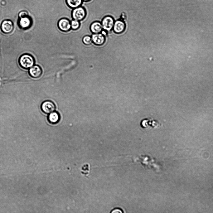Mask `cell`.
<instances>
[{"mask_svg": "<svg viewBox=\"0 0 213 213\" xmlns=\"http://www.w3.org/2000/svg\"><path fill=\"white\" fill-rule=\"evenodd\" d=\"M20 66L22 68L28 69L33 66L35 63L34 57L29 54H24L22 55L18 60Z\"/></svg>", "mask_w": 213, "mask_h": 213, "instance_id": "cell-1", "label": "cell"}, {"mask_svg": "<svg viewBox=\"0 0 213 213\" xmlns=\"http://www.w3.org/2000/svg\"><path fill=\"white\" fill-rule=\"evenodd\" d=\"M140 126L143 129H147L159 128L161 125L157 120L151 118H146L141 120Z\"/></svg>", "mask_w": 213, "mask_h": 213, "instance_id": "cell-2", "label": "cell"}, {"mask_svg": "<svg viewBox=\"0 0 213 213\" xmlns=\"http://www.w3.org/2000/svg\"><path fill=\"white\" fill-rule=\"evenodd\" d=\"M86 15L85 8L81 6L73 9L71 12V15L73 19L79 21L83 20Z\"/></svg>", "mask_w": 213, "mask_h": 213, "instance_id": "cell-3", "label": "cell"}, {"mask_svg": "<svg viewBox=\"0 0 213 213\" xmlns=\"http://www.w3.org/2000/svg\"><path fill=\"white\" fill-rule=\"evenodd\" d=\"M33 20L29 15L19 18L18 25L20 28L23 30L29 29L32 26Z\"/></svg>", "mask_w": 213, "mask_h": 213, "instance_id": "cell-4", "label": "cell"}, {"mask_svg": "<svg viewBox=\"0 0 213 213\" xmlns=\"http://www.w3.org/2000/svg\"><path fill=\"white\" fill-rule=\"evenodd\" d=\"M57 26L61 31L64 32H68L71 29L70 21L65 18H61L58 21Z\"/></svg>", "mask_w": 213, "mask_h": 213, "instance_id": "cell-5", "label": "cell"}, {"mask_svg": "<svg viewBox=\"0 0 213 213\" xmlns=\"http://www.w3.org/2000/svg\"><path fill=\"white\" fill-rule=\"evenodd\" d=\"M41 109L43 112L46 114L55 111L56 106L53 102L50 100L44 101L41 105Z\"/></svg>", "mask_w": 213, "mask_h": 213, "instance_id": "cell-6", "label": "cell"}, {"mask_svg": "<svg viewBox=\"0 0 213 213\" xmlns=\"http://www.w3.org/2000/svg\"><path fill=\"white\" fill-rule=\"evenodd\" d=\"M114 23L113 18L110 16H107L103 18L101 24L104 30L109 31L113 28Z\"/></svg>", "mask_w": 213, "mask_h": 213, "instance_id": "cell-7", "label": "cell"}, {"mask_svg": "<svg viewBox=\"0 0 213 213\" xmlns=\"http://www.w3.org/2000/svg\"><path fill=\"white\" fill-rule=\"evenodd\" d=\"M14 25L12 22L10 20H5L2 23L1 29L5 34L11 33L14 29Z\"/></svg>", "mask_w": 213, "mask_h": 213, "instance_id": "cell-8", "label": "cell"}, {"mask_svg": "<svg viewBox=\"0 0 213 213\" xmlns=\"http://www.w3.org/2000/svg\"><path fill=\"white\" fill-rule=\"evenodd\" d=\"M28 69V73L29 75L31 77L34 78L40 77L42 73V70L41 68L38 65H34Z\"/></svg>", "mask_w": 213, "mask_h": 213, "instance_id": "cell-9", "label": "cell"}, {"mask_svg": "<svg viewBox=\"0 0 213 213\" xmlns=\"http://www.w3.org/2000/svg\"><path fill=\"white\" fill-rule=\"evenodd\" d=\"M125 25L124 22L121 20H117L114 22L113 29L114 31L118 33L122 32L124 30Z\"/></svg>", "mask_w": 213, "mask_h": 213, "instance_id": "cell-10", "label": "cell"}, {"mask_svg": "<svg viewBox=\"0 0 213 213\" xmlns=\"http://www.w3.org/2000/svg\"><path fill=\"white\" fill-rule=\"evenodd\" d=\"M91 38L93 43L97 45H102L105 41L103 35L99 33L93 34Z\"/></svg>", "mask_w": 213, "mask_h": 213, "instance_id": "cell-11", "label": "cell"}, {"mask_svg": "<svg viewBox=\"0 0 213 213\" xmlns=\"http://www.w3.org/2000/svg\"><path fill=\"white\" fill-rule=\"evenodd\" d=\"M47 119L48 122L51 123H57L60 120V115L57 112L54 111L49 114Z\"/></svg>", "mask_w": 213, "mask_h": 213, "instance_id": "cell-12", "label": "cell"}, {"mask_svg": "<svg viewBox=\"0 0 213 213\" xmlns=\"http://www.w3.org/2000/svg\"><path fill=\"white\" fill-rule=\"evenodd\" d=\"M90 27L92 32L94 34L99 33L103 29L101 23L99 22H95L92 23Z\"/></svg>", "mask_w": 213, "mask_h": 213, "instance_id": "cell-13", "label": "cell"}, {"mask_svg": "<svg viewBox=\"0 0 213 213\" xmlns=\"http://www.w3.org/2000/svg\"><path fill=\"white\" fill-rule=\"evenodd\" d=\"M68 6L71 9H74L81 6L82 4V0H65Z\"/></svg>", "mask_w": 213, "mask_h": 213, "instance_id": "cell-14", "label": "cell"}, {"mask_svg": "<svg viewBox=\"0 0 213 213\" xmlns=\"http://www.w3.org/2000/svg\"><path fill=\"white\" fill-rule=\"evenodd\" d=\"M71 28L74 30L78 29L80 26V21L73 19L70 21Z\"/></svg>", "mask_w": 213, "mask_h": 213, "instance_id": "cell-15", "label": "cell"}, {"mask_svg": "<svg viewBox=\"0 0 213 213\" xmlns=\"http://www.w3.org/2000/svg\"><path fill=\"white\" fill-rule=\"evenodd\" d=\"M82 41L86 45H89L92 42V38L89 36H86L83 38Z\"/></svg>", "mask_w": 213, "mask_h": 213, "instance_id": "cell-16", "label": "cell"}, {"mask_svg": "<svg viewBox=\"0 0 213 213\" xmlns=\"http://www.w3.org/2000/svg\"><path fill=\"white\" fill-rule=\"evenodd\" d=\"M28 13L26 11H23L20 12L18 14L19 18L23 17L26 16L28 15Z\"/></svg>", "mask_w": 213, "mask_h": 213, "instance_id": "cell-17", "label": "cell"}, {"mask_svg": "<svg viewBox=\"0 0 213 213\" xmlns=\"http://www.w3.org/2000/svg\"><path fill=\"white\" fill-rule=\"evenodd\" d=\"M111 210L110 212L111 213H123L124 212L123 210L121 209H120L119 208H116Z\"/></svg>", "mask_w": 213, "mask_h": 213, "instance_id": "cell-18", "label": "cell"}, {"mask_svg": "<svg viewBox=\"0 0 213 213\" xmlns=\"http://www.w3.org/2000/svg\"><path fill=\"white\" fill-rule=\"evenodd\" d=\"M83 1L85 2H87L90 1L91 0H82Z\"/></svg>", "mask_w": 213, "mask_h": 213, "instance_id": "cell-19", "label": "cell"}]
</instances>
